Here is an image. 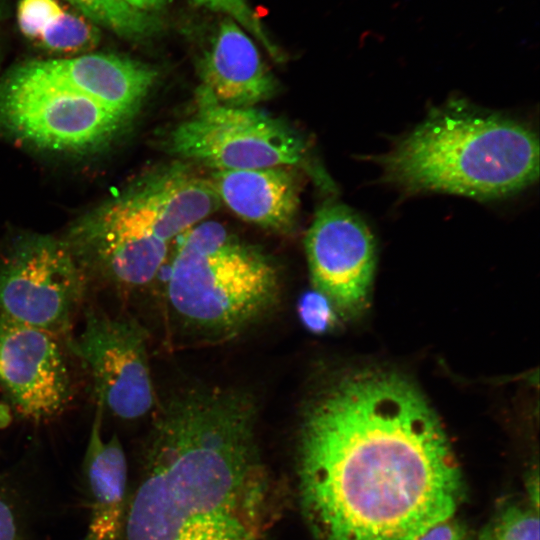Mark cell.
Masks as SVG:
<instances>
[{"label": "cell", "mask_w": 540, "mask_h": 540, "mask_svg": "<svg viewBox=\"0 0 540 540\" xmlns=\"http://www.w3.org/2000/svg\"><path fill=\"white\" fill-rule=\"evenodd\" d=\"M129 119L39 70L33 61L0 83V126L39 148L84 153L106 146Z\"/></svg>", "instance_id": "6"}, {"label": "cell", "mask_w": 540, "mask_h": 540, "mask_svg": "<svg viewBox=\"0 0 540 540\" xmlns=\"http://www.w3.org/2000/svg\"><path fill=\"white\" fill-rule=\"evenodd\" d=\"M100 40L101 28L85 15L65 4L61 14L33 45L58 58L93 52Z\"/></svg>", "instance_id": "16"}, {"label": "cell", "mask_w": 540, "mask_h": 540, "mask_svg": "<svg viewBox=\"0 0 540 540\" xmlns=\"http://www.w3.org/2000/svg\"><path fill=\"white\" fill-rule=\"evenodd\" d=\"M87 285L63 239L22 236L0 258V312L64 341Z\"/></svg>", "instance_id": "8"}, {"label": "cell", "mask_w": 540, "mask_h": 540, "mask_svg": "<svg viewBox=\"0 0 540 540\" xmlns=\"http://www.w3.org/2000/svg\"><path fill=\"white\" fill-rule=\"evenodd\" d=\"M64 7L61 0H19L16 19L20 33L33 44Z\"/></svg>", "instance_id": "19"}, {"label": "cell", "mask_w": 540, "mask_h": 540, "mask_svg": "<svg viewBox=\"0 0 540 540\" xmlns=\"http://www.w3.org/2000/svg\"><path fill=\"white\" fill-rule=\"evenodd\" d=\"M417 540H471L469 532L454 516L429 528Z\"/></svg>", "instance_id": "21"}, {"label": "cell", "mask_w": 540, "mask_h": 540, "mask_svg": "<svg viewBox=\"0 0 540 540\" xmlns=\"http://www.w3.org/2000/svg\"><path fill=\"white\" fill-rule=\"evenodd\" d=\"M280 274L273 260L223 225L201 222L178 238L166 299L179 324L207 340L230 339L276 305Z\"/></svg>", "instance_id": "5"}, {"label": "cell", "mask_w": 540, "mask_h": 540, "mask_svg": "<svg viewBox=\"0 0 540 540\" xmlns=\"http://www.w3.org/2000/svg\"><path fill=\"white\" fill-rule=\"evenodd\" d=\"M126 3H128L133 8L153 13L161 8H163L169 0H124Z\"/></svg>", "instance_id": "23"}, {"label": "cell", "mask_w": 540, "mask_h": 540, "mask_svg": "<svg viewBox=\"0 0 540 540\" xmlns=\"http://www.w3.org/2000/svg\"><path fill=\"white\" fill-rule=\"evenodd\" d=\"M527 493H528V504L539 511V477L538 472H535V475L529 476L527 481Z\"/></svg>", "instance_id": "24"}, {"label": "cell", "mask_w": 540, "mask_h": 540, "mask_svg": "<svg viewBox=\"0 0 540 540\" xmlns=\"http://www.w3.org/2000/svg\"><path fill=\"white\" fill-rule=\"evenodd\" d=\"M201 85L222 104L255 107L271 99L278 83L250 35L226 18L199 63Z\"/></svg>", "instance_id": "12"}, {"label": "cell", "mask_w": 540, "mask_h": 540, "mask_svg": "<svg viewBox=\"0 0 540 540\" xmlns=\"http://www.w3.org/2000/svg\"><path fill=\"white\" fill-rule=\"evenodd\" d=\"M147 340L135 319L90 309L80 334L65 341L89 372L97 402L124 420L143 417L157 404Z\"/></svg>", "instance_id": "9"}, {"label": "cell", "mask_w": 540, "mask_h": 540, "mask_svg": "<svg viewBox=\"0 0 540 540\" xmlns=\"http://www.w3.org/2000/svg\"><path fill=\"white\" fill-rule=\"evenodd\" d=\"M215 12H220L228 16L239 24L249 35H252L268 51L270 56L280 61L283 58L282 52L271 40L259 17L251 9L246 0H193Z\"/></svg>", "instance_id": "18"}, {"label": "cell", "mask_w": 540, "mask_h": 540, "mask_svg": "<svg viewBox=\"0 0 540 540\" xmlns=\"http://www.w3.org/2000/svg\"><path fill=\"white\" fill-rule=\"evenodd\" d=\"M305 251L314 289L336 311L354 315L362 310L376 263L374 237L362 218L344 204H324L306 233Z\"/></svg>", "instance_id": "10"}, {"label": "cell", "mask_w": 540, "mask_h": 540, "mask_svg": "<svg viewBox=\"0 0 540 540\" xmlns=\"http://www.w3.org/2000/svg\"><path fill=\"white\" fill-rule=\"evenodd\" d=\"M73 7L100 28L118 36L139 40L160 30V21L153 13L137 10L124 0H61Z\"/></svg>", "instance_id": "15"}, {"label": "cell", "mask_w": 540, "mask_h": 540, "mask_svg": "<svg viewBox=\"0 0 540 540\" xmlns=\"http://www.w3.org/2000/svg\"><path fill=\"white\" fill-rule=\"evenodd\" d=\"M296 472L315 540H417L455 515L464 483L418 389L379 370L342 375L301 409Z\"/></svg>", "instance_id": "1"}, {"label": "cell", "mask_w": 540, "mask_h": 540, "mask_svg": "<svg viewBox=\"0 0 540 540\" xmlns=\"http://www.w3.org/2000/svg\"><path fill=\"white\" fill-rule=\"evenodd\" d=\"M61 338L0 312V385L22 416L45 421L71 399Z\"/></svg>", "instance_id": "11"}, {"label": "cell", "mask_w": 540, "mask_h": 540, "mask_svg": "<svg viewBox=\"0 0 540 540\" xmlns=\"http://www.w3.org/2000/svg\"><path fill=\"white\" fill-rule=\"evenodd\" d=\"M165 147L181 161L212 171L298 166L308 149L283 120L255 107L224 105L203 85L194 111L169 132Z\"/></svg>", "instance_id": "7"}, {"label": "cell", "mask_w": 540, "mask_h": 540, "mask_svg": "<svg viewBox=\"0 0 540 540\" xmlns=\"http://www.w3.org/2000/svg\"><path fill=\"white\" fill-rule=\"evenodd\" d=\"M220 204L210 179L177 161L149 172L93 209L63 240L88 283L141 287L161 271L169 244Z\"/></svg>", "instance_id": "4"}, {"label": "cell", "mask_w": 540, "mask_h": 540, "mask_svg": "<svg viewBox=\"0 0 540 540\" xmlns=\"http://www.w3.org/2000/svg\"><path fill=\"white\" fill-rule=\"evenodd\" d=\"M155 412L119 540H268L281 499L254 397L195 385Z\"/></svg>", "instance_id": "2"}, {"label": "cell", "mask_w": 540, "mask_h": 540, "mask_svg": "<svg viewBox=\"0 0 540 540\" xmlns=\"http://www.w3.org/2000/svg\"><path fill=\"white\" fill-rule=\"evenodd\" d=\"M12 420L11 411L6 404L0 402V428L7 427Z\"/></svg>", "instance_id": "25"}, {"label": "cell", "mask_w": 540, "mask_h": 540, "mask_svg": "<svg viewBox=\"0 0 540 540\" xmlns=\"http://www.w3.org/2000/svg\"><path fill=\"white\" fill-rule=\"evenodd\" d=\"M0 540H24L22 525L12 503L0 494Z\"/></svg>", "instance_id": "22"}, {"label": "cell", "mask_w": 540, "mask_h": 540, "mask_svg": "<svg viewBox=\"0 0 540 540\" xmlns=\"http://www.w3.org/2000/svg\"><path fill=\"white\" fill-rule=\"evenodd\" d=\"M210 181L221 203L244 221L277 233L293 230L300 187L288 166L216 170Z\"/></svg>", "instance_id": "13"}, {"label": "cell", "mask_w": 540, "mask_h": 540, "mask_svg": "<svg viewBox=\"0 0 540 540\" xmlns=\"http://www.w3.org/2000/svg\"><path fill=\"white\" fill-rule=\"evenodd\" d=\"M378 163L384 179L405 193L486 200L517 193L538 178L539 144L523 122L458 98L432 109Z\"/></svg>", "instance_id": "3"}, {"label": "cell", "mask_w": 540, "mask_h": 540, "mask_svg": "<svg viewBox=\"0 0 540 540\" xmlns=\"http://www.w3.org/2000/svg\"><path fill=\"white\" fill-rule=\"evenodd\" d=\"M477 540H540L539 511L528 503L506 504L491 517Z\"/></svg>", "instance_id": "17"}, {"label": "cell", "mask_w": 540, "mask_h": 540, "mask_svg": "<svg viewBox=\"0 0 540 540\" xmlns=\"http://www.w3.org/2000/svg\"><path fill=\"white\" fill-rule=\"evenodd\" d=\"M96 404L83 463L90 498L83 540H119L129 496L127 459L116 434L104 440V407Z\"/></svg>", "instance_id": "14"}, {"label": "cell", "mask_w": 540, "mask_h": 540, "mask_svg": "<svg viewBox=\"0 0 540 540\" xmlns=\"http://www.w3.org/2000/svg\"><path fill=\"white\" fill-rule=\"evenodd\" d=\"M297 311L301 323L316 334L332 330L337 321L336 309L331 301L314 288L300 296Z\"/></svg>", "instance_id": "20"}]
</instances>
